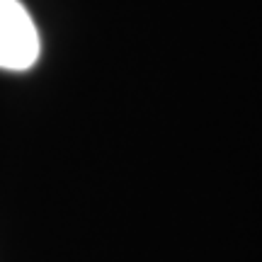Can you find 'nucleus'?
Here are the masks:
<instances>
[{"mask_svg":"<svg viewBox=\"0 0 262 262\" xmlns=\"http://www.w3.org/2000/svg\"><path fill=\"white\" fill-rule=\"evenodd\" d=\"M41 41L32 15L19 0H0V68L27 71L37 63Z\"/></svg>","mask_w":262,"mask_h":262,"instance_id":"obj_1","label":"nucleus"}]
</instances>
